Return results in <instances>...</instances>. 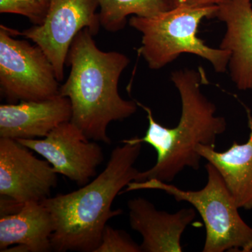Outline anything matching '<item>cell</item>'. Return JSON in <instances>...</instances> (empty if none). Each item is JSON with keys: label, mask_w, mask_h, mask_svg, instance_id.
I'll return each instance as SVG.
<instances>
[{"label": "cell", "mask_w": 252, "mask_h": 252, "mask_svg": "<svg viewBox=\"0 0 252 252\" xmlns=\"http://www.w3.org/2000/svg\"><path fill=\"white\" fill-rule=\"evenodd\" d=\"M170 79L180 94L182 104L177 125L171 128L162 126L154 119L152 109L137 102L147 112L148 128L144 137L122 141L150 144L157 152L155 165L139 172L133 182L155 179L169 183L187 167L198 170L202 157L197 152V146L215 147L217 137L226 130V121L215 115L216 106L202 92V86L209 84L203 68L177 69L171 73Z\"/></svg>", "instance_id": "cell-1"}, {"label": "cell", "mask_w": 252, "mask_h": 252, "mask_svg": "<svg viewBox=\"0 0 252 252\" xmlns=\"http://www.w3.org/2000/svg\"><path fill=\"white\" fill-rule=\"evenodd\" d=\"M94 36L84 28L73 40L66 61L70 72L59 94L70 101L71 122L88 138L110 144L107 133L109 124L133 115L138 105L123 99L118 90L130 60L117 51H101Z\"/></svg>", "instance_id": "cell-2"}, {"label": "cell", "mask_w": 252, "mask_h": 252, "mask_svg": "<svg viewBox=\"0 0 252 252\" xmlns=\"http://www.w3.org/2000/svg\"><path fill=\"white\" fill-rule=\"evenodd\" d=\"M124 144L112 151L105 168L92 182L41 202L54 221V251L94 252L107 221L123 213L120 209L112 210V203L135 180L140 171L134 165L142 149L141 143Z\"/></svg>", "instance_id": "cell-3"}, {"label": "cell", "mask_w": 252, "mask_h": 252, "mask_svg": "<svg viewBox=\"0 0 252 252\" xmlns=\"http://www.w3.org/2000/svg\"><path fill=\"white\" fill-rule=\"evenodd\" d=\"M217 9V6H178L150 17L132 16L129 25L142 34L139 55L154 70L165 67L181 54H190L206 60L215 72H225L230 53L210 47L198 36L202 21L215 18Z\"/></svg>", "instance_id": "cell-4"}, {"label": "cell", "mask_w": 252, "mask_h": 252, "mask_svg": "<svg viewBox=\"0 0 252 252\" xmlns=\"http://www.w3.org/2000/svg\"><path fill=\"white\" fill-rule=\"evenodd\" d=\"M207 182L199 190H182L176 186L155 179L132 182L125 192L143 189L160 190L172 195L177 202L193 205L203 219L206 229L203 252H252V228L239 213L224 181L210 162L205 165Z\"/></svg>", "instance_id": "cell-5"}, {"label": "cell", "mask_w": 252, "mask_h": 252, "mask_svg": "<svg viewBox=\"0 0 252 252\" xmlns=\"http://www.w3.org/2000/svg\"><path fill=\"white\" fill-rule=\"evenodd\" d=\"M0 26V93L8 103L43 100L59 94L54 66L39 46L15 39Z\"/></svg>", "instance_id": "cell-6"}, {"label": "cell", "mask_w": 252, "mask_h": 252, "mask_svg": "<svg viewBox=\"0 0 252 252\" xmlns=\"http://www.w3.org/2000/svg\"><path fill=\"white\" fill-rule=\"evenodd\" d=\"M98 0H51L44 23L17 31L16 34L32 41L44 51L54 66L58 80L62 81L68 51L78 33L84 28L94 36L98 33Z\"/></svg>", "instance_id": "cell-7"}, {"label": "cell", "mask_w": 252, "mask_h": 252, "mask_svg": "<svg viewBox=\"0 0 252 252\" xmlns=\"http://www.w3.org/2000/svg\"><path fill=\"white\" fill-rule=\"evenodd\" d=\"M16 141L44 157L56 173L81 187L95 177L104 160L100 146L91 142L71 121L55 127L44 138Z\"/></svg>", "instance_id": "cell-8"}, {"label": "cell", "mask_w": 252, "mask_h": 252, "mask_svg": "<svg viewBox=\"0 0 252 252\" xmlns=\"http://www.w3.org/2000/svg\"><path fill=\"white\" fill-rule=\"evenodd\" d=\"M13 139L0 137V195L21 203L49 198L57 175L47 160Z\"/></svg>", "instance_id": "cell-9"}, {"label": "cell", "mask_w": 252, "mask_h": 252, "mask_svg": "<svg viewBox=\"0 0 252 252\" xmlns=\"http://www.w3.org/2000/svg\"><path fill=\"white\" fill-rule=\"evenodd\" d=\"M72 106L58 94L43 100L21 101L0 105V137L44 138L63 123L70 122Z\"/></svg>", "instance_id": "cell-10"}, {"label": "cell", "mask_w": 252, "mask_h": 252, "mask_svg": "<svg viewBox=\"0 0 252 252\" xmlns=\"http://www.w3.org/2000/svg\"><path fill=\"white\" fill-rule=\"evenodd\" d=\"M131 228L142 237V252H182L181 238L196 217L193 208L174 214L157 210L145 198L131 199L127 203Z\"/></svg>", "instance_id": "cell-11"}, {"label": "cell", "mask_w": 252, "mask_h": 252, "mask_svg": "<svg viewBox=\"0 0 252 252\" xmlns=\"http://www.w3.org/2000/svg\"><path fill=\"white\" fill-rule=\"evenodd\" d=\"M215 18L226 28L220 48L230 53L232 81L239 90H252V0H230L218 6Z\"/></svg>", "instance_id": "cell-12"}, {"label": "cell", "mask_w": 252, "mask_h": 252, "mask_svg": "<svg viewBox=\"0 0 252 252\" xmlns=\"http://www.w3.org/2000/svg\"><path fill=\"white\" fill-rule=\"evenodd\" d=\"M246 108L250 135L246 142H233L223 152L215 147L198 144L196 151L202 158L212 164L220 172L227 189L239 208L252 210V114Z\"/></svg>", "instance_id": "cell-13"}, {"label": "cell", "mask_w": 252, "mask_h": 252, "mask_svg": "<svg viewBox=\"0 0 252 252\" xmlns=\"http://www.w3.org/2000/svg\"><path fill=\"white\" fill-rule=\"evenodd\" d=\"M54 230L52 217L41 202L25 203L17 213L1 217L0 252L15 245H25L30 252L51 251Z\"/></svg>", "instance_id": "cell-14"}, {"label": "cell", "mask_w": 252, "mask_h": 252, "mask_svg": "<svg viewBox=\"0 0 252 252\" xmlns=\"http://www.w3.org/2000/svg\"><path fill=\"white\" fill-rule=\"evenodd\" d=\"M99 21L111 32L122 31L129 16L150 17L171 9L168 0H98Z\"/></svg>", "instance_id": "cell-15"}, {"label": "cell", "mask_w": 252, "mask_h": 252, "mask_svg": "<svg viewBox=\"0 0 252 252\" xmlns=\"http://www.w3.org/2000/svg\"><path fill=\"white\" fill-rule=\"evenodd\" d=\"M51 0H0V13L21 15L33 26H41L45 21Z\"/></svg>", "instance_id": "cell-16"}, {"label": "cell", "mask_w": 252, "mask_h": 252, "mask_svg": "<svg viewBox=\"0 0 252 252\" xmlns=\"http://www.w3.org/2000/svg\"><path fill=\"white\" fill-rule=\"evenodd\" d=\"M94 252H142L140 245L124 230L107 225L102 232L98 248Z\"/></svg>", "instance_id": "cell-17"}, {"label": "cell", "mask_w": 252, "mask_h": 252, "mask_svg": "<svg viewBox=\"0 0 252 252\" xmlns=\"http://www.w3.org/2000/svg\"><path fill=\"white\" fill-rule=\"evenodd\" d=\"M172 8L178 6H187L190 7H211L225 4L230 0H168Z\"/></svg>", "instance_id": "cell-18"}, {"label": "cell", "mask_w": 252, "mask_h": 252, "mask_svg": "<svg viewBox=\"0 0 252 252\" xmlns=\"http://www.w3.org/2000/svg\"><path fill=\"white\" fill-rule=\"evenodd\" d=\"M25 204L19 203L14 199L1 196L0 200V215L1 217L17 213L23 208Z\"/></svg>", "instance_id": "cell-19"}, {"label": "cell", "mask_w": 252, "mask_h": 252, "mask_svg": "<svg viewBox=\"0 0 252 252\" xmlns=\"http://www.w3.org/2000/svg\"><path fill=\"white\" fill-rule=\"evenodd\" d=\"M30 252L27 247L23 245H15L13 248H9L4 250V252Z\"/></svg>", "instance_id": "cell-20"}]
</instances>
